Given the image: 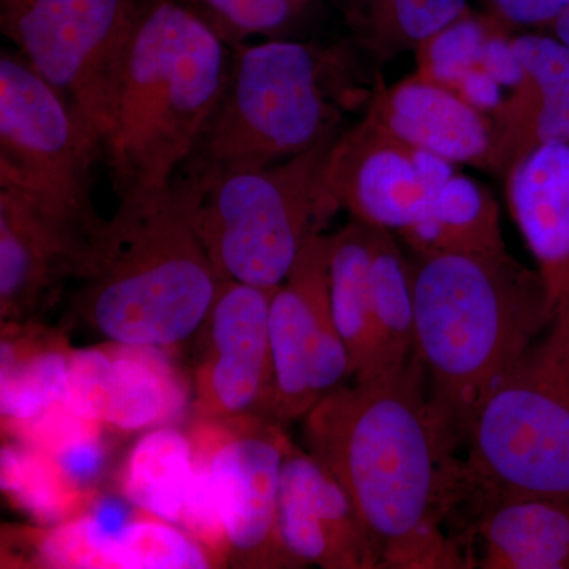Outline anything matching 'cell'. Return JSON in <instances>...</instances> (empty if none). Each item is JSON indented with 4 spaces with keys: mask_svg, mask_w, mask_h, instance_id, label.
I'll use <instances>...</instances> for the list:
<instances>
[{
    "mask_svg": "<svg viewBox=\"0 0 569 569\" xmlns=\"http://www.w3.org/2000/svg\"><path fill=\"white\" fill-rule=\"evenodd\" d=\"M339 134V133H337ZM335 137L260 170L176 176L190 219L220 280L276 288L339 212L326 187Z\"/></svg>",
    "mask_w": 569,
    "mask_h": 569,
    "instance_id": "6",
    "label": "cell"
},
{
    "mask_svg": "<svg viewBox=\"0 0 569 569\" xmlns=\"http://www.w3.org/2000/svg\"><path fill=\"white\" fill-rule=\"evenodd\" d=\"M231 54L189 3L141 7L102 148L119 200L171 186L222 97Z\"/></svg>",
    "mask_w": 569,
    "mask_h": 569,
    "instance_id": "3",
    "label": "cell"
},
{
    "mask_svg": "<svg viewBox=\"0 0 569 569\" xmlns=\"http://www.w3.org/2000/svg\"><path fill=\"white\" fill-rule=\"evenodd\" d=\"M102 149L69 103L18 51L0 56V186L93 227L107 220L92 201L93 163Z\"/></svg>",
    "mask_w": 569,
    "mask_h": 569,
    "instance_id": "9",
    "label": "cell"
},
{
    "mask_svg": "<svg viewBox=\"0 0 569 569\" xmlns=\"http://www.w3.org/2000/svg\"><path fill=\"white\" fill-rule=\"evenodd\" d=\"M411 276L413 355L462 449L478 408L556 313L537 269L508 249L411 257Z\"/></svg>",
    "mask_w": 569,
    "mask_h": 569,
    "instance_id": "2",
    "label": "cell"
},
{
    "mask_svg": "<svg viewBox=\"0 0 569 569\" xmlns=\"http://www.w3.org/2000/svg\"><path fill=\"white\" fill-rule=\"evenodd\" d=\"M231 48L249 37H277L301 20L312 0H190Z\"/></svg>",
    "mask_w": 569,
    "mask_h": 569,
    "instance_id": "29",
    "label": "cell"
},
{
    "mask_svg": "<svg viewBox=\"0 0 569 569\" xmlns=\"http://www.w3.org/2000/svg\"><path fill=\"white\" fill-rule=\"evenodd\" d=\"M505 183L509 213L548 288L553 321L569 329V142L523 157Z\"/></svg>",
    "mask_w": 569,
    "mask_h": 569,
    "instance_id": "19",
    "label": "cell"
},
{
    "mask_svg": "<svg viewBox=\"0 0 569 569\" xmlns=\"http://www.w3.org/2000/svg\"><path fill=\"white\" fill-rule=\"evenodd\" d=\"M73 350L63 332L40 321L2 323V430L31 421L66 400Z\"/></svg>",
    "mask_w": 569,
    "mask_h": 569,
    "instance_id": "22",
    "label": "cell"
},
{
    "mask_svg": "<svg viewBox=\"0 0 569 569\" xmlns=\"http://www.w3.org/2000/svg\"><path fill=\"white\" fill-rule=\"evenodd\" d=\"M194 467L192 436L174 425L153 427L123 459L119 490L133 509L181 526Z\"/></svg>",
    "mask_w": 569,
    "mask_h": 569,
    "instance_id": "25",
    "label": "cell"
},
{
    "mask_svg": "<svg viewBox=\"0 0 569 569\" xmlns=\"http://www.w3.org/2000/svg\"><path fill=\"white\" fill-rule=\"evenodd\" d=\"M182 2H183V0H182ZM189 2H190V0H189Z\"/></svg>",
    "mask_w": 569,
    "mask_h": 569,
    "instance_id": "32",
    "label": "cell"
},
{
    "mask_svg": "<svg viewBox=\"0 0 569 569\" xmlns=\"http://www.w3.org/2000/svg\"><path fill=\"white\" fill-rule=\"evenodd\" d=\"M141 7L134 0H0V28L100 149Z\"/></svg>",
    "mask_w": 569,
    "mask_h": 569,
    "instance_id": "8",
    "label": "cell"
},
{
    "mask_svg": "<svg viewBox=\"0 0 569 569\" xmlns=\"http://www.w3.org/2000/svg\"><path fill=\"white\" fill-rule=\"evenodd\" d=\"M456 171L455 163L400 140L365 114L332 142L326 187L339 211L402 236Z\"/></svg>",
    "mask_w": 569,
    "mask_h": 569,
    "instance_id": "12",
    "label": "cell"
},
{
    "mask_svg": "<svg viewBox=\"0 0 569 569\" xmlns=\"http://www.w3.org/2000/svg\"><path fill=\"white\" fill-rule=\"evenodd\" d=\"M192 437L208 448L209 479L228 545L239 568H298L277 531L280 478L290 438L263 417L197 418Z\"/></svg>",
    "mask_w": 569,
    "mask_h": 569,
    "instance_id": "10",
    "label": "cell"
},
{
    "mask_svg": "<svg viewBox=\"0 0 569 569\" xmlns=\"http://www.w3.org/2000/svg\"><path fill=\"white\" fill-rule=\"evenodd\" d=\"M0 486L7 500L40 527L77 518L99 498L96 490L71 478L51 455L13 438L0 452Z\"/></svg>",
    "mask_w": 569,
    "mask_h": 569,
    "instance_id": "26",
    "label": "cell"
},
{
    "mask_svg": "<svg viewBox=\"0 0 569 569\" xmlns=\"http://www.w3.org/2000/svg\"><path fill=\"white\" fill-rule=\"evenodd\" d=\"M458 530L471 568L569 569V500L565 498L468 497Z\"/></svg>",
    "mask_w": 569,
    "mask_h": 569,
    "instance_id": "17",
    "label": "cell"
},
{
    "mask_svg": "<svg viewBox=\"0 0 569 569\" xmlns=\"http://www.w3.org/2000/svg\"><path fill=\"white\" fill-rule=\"evenodd\" d=\"M468 11V0H346L356 37L383 61L417 51Z\"/></svg>",
    "mask_w": 569,
    "mask_h": 569,
    "instance_id": "27",
    "label": "cell"
},
{
    "mask_svg": "<svg viewBox=\"0 0 569 569\" xmlns=\"http://www.w3.org/2000/svg\"><path fill=\"white\" fill-rule=\"evenodd\" d=\"M523 78L490 119L496 137L493 174L509 173L542 146L569 142V50L557 37H512Z\"/></svg>",
    "mask_w": 569,
    "mask_h": 569,
    "instance_id": "20",
    "label": "cell"
},
{
    "mask_svg": "<svg viewBox=\"0 0 569 569\" xmlns=\"http://www.w3.org/2000/svg\"><path fill=\"white\" fill-rule=\"evenodd\" d=\"M366 114L400 140L456 167L471 164L493 173L492 119L417 71L395 84H378Z\"/></svg>",
    "mask_w": 569,
    "mask_h": 569,
    "instance_id": "18",
    "label": "cell"
},
{
    "mask_svg": "<svg viewBox=\"0 0 569 569\" xmlns=\"http://www.w3.org/2000/svg\"><path fill=\"white\" fill-rule=\"evenodd\" d=\"M549 29L552 31V36L557 37L569 50V7L550 24Z\"/></svg>",
    "mask_w": 569,
    "mask_h": 569,
    "instance_id": "31",
    "label": "cell"
},
{
    "mask_svg": "<svg viewBox=\"0 0 569 569\" xmlns=\"http://www.w3.org/2000/svg\"><path fill=\"white\" fill-rule=\"evenodd\" d=\"M216 567L208 550L181 527L133 512L104 539L102 569H206Z\"/></svg>",
    "mask_w": 569,
    "mask_h": 569,
    "instance_id": "28",
    "label": "cell"
},
{
    "mask_svg": "<svg viewBox=\"0 0 569 569\" xmlns=\"http://www.w3.org/2000/svg\"><path fill=\"white\" fill-rule=\"evenodd\" d=\"M102 227L56 211L32 194L0 186V318L29 323L61 295L69 280H86L96 269Z\"/></svg>",
    "mask_w": 569,
    "mask_h": 569,
    "instance_id": "13",
    "label": "cell"
},
{
    "mask_svg": "<svg viewBox=\"0 0 569 569\" xmlns=\"http://www.w3.org/2000/svg\"><path fill=\"white\" fill-rule=\"evenodd\" d=\"M310 455L347 490L380 569H470L459 541L466 496L460 445L418 359L340 385L302 418Z\"/></svg>",
    "mask_w": 569,
    "mask_h": 569,
    "instance_id": "1",
    "label": "cell"
},
{
    "mask_svg": "<svg viewBox=\"0 0 569 569\" xmlns=\"http://www.w3.org/2000/svg\"><path fill=\"white\" fill-rule=\"evenodd\" d=\"M466 497L537 493L569 500V331H548L501 377L471 419Z\"/></svg>",
    "mask_w": 569,
    "mask_h": 569,
    "instance_id": "7",
    "label": "cell"
},
{
    "mask_svg": "<svg viewBox=\"0 0 569 569\" xmlns=\"http://www.w3.org/2000/svg\"><path fill=\"white\" fill-rule=\"evenodd\" d=\"M508 24L468 11L415 51L417 73L493 114L523 78Z\"/></svg>",
    "mask_w": 569,
    "mask_h": 569,
    "instance_id": "21",
    "label": "cell"
},
{
    "mask_svg": "<svg viewBox=\"0 0 569 569\" xmlns=\"http://www.w3.org/2000/svg\"><path fill=\"white\" fill-rule=\"evenodd\" d=\"M274 395L269 418L302 419L332 389L351 378L350 356L332 316L329 234L302 250L276 288L269 309Z\"/></svg>",
    "mask_w": 569,
    "mask_h": 569,
    "instance_id": "11",
    "label": "cell"
},
{
    "mask_svg": "<svg viewBox=\"0 0 569 569\" xmlns=\"http://www.w3.org/2000/svg\"><path fill=\"white\" fill-rule=\"evenodd\" d=\"M66 402L110 429L146 432L174 425L189 396L164 348L107 342L73 350Z\"/></svg>",
    "mask_w": 569,
    "mask_h": 569,
    "instance_id": "15",
    "label": "cell"
},
{
    "mask_svg": "<svg viewBox=\"0 0 569 569\" xmlns=\"http://www.w3.org/2000/svg\"><path fill=\"white\" fill-rule=\"evenodd\" d=\"M219 282L173 179L167 189L119 200L74 310L107 342L167 350L197 335Z\"/></svg>",
    "mask_w": 569,
    "mask_h": 569,
    "instance_id": "4",
    "label": "cell"
},
{
    "mask_svg": "<svg viewBox=\"0 0 569 569\" xmlns=\"http://www.w3.org/2000/svg\"><path fill=\"white\" fill-rule=\"evenodd\" d=\"M399 238L413 258L507 249L496 198L459 171L445 182L426 216Z\"/></svg>",
    "mask_w": 569,
    "mask_h": 569,
    "instance_id": "24",
    "label": "cell"
},
{
    "mask_svg": "<svg viewBox=\"0 0 569 569\" xmlns=\"http://www.w3.org/2000/svg\"><path fill=\"white\" fill-rule=\"evenodd\" d=\"M493 13L508 26L550 28L569 7V0H489Z\"/></svg>",
    "mask_w": 569,
    "mask_h": 569,
    "instance_id": "30",
    "label": "cell"
},
{
    "mask_svg": "<svg viewBox=\"0 0 569 569\" xmlns=\"http://www.w3.org/2000/svg\"><path fill=\"white\" fill-rule=\"evenodd\" d=\"M231 50L222 97L176 176L260 170L340 133L343 108L355 96L342 52L280 40Z\"/></svg>",
    "mask_w": 569,
    "mask_h": 569,
    "instance_id": "5",
    "label": "cell"
},
{
    "mask_svg": "<svg viewBox=\"0 0 569 569\" xmlns=\"http://www.w3.org/2000/svg\"><path fill=\"white\" fill-rule=\"evenodd\" d=\"M277 531L298 568L380 569L347 490L316 456L293 443L283 459Z\"/></svg>",
    "mask_w": 569,
    "mask_h": 569,
    "instance_id": "16",
    "label": "cell"
},
{
    "mask_svg": "<svg viewBox=\"0 0 569 569\" xmlns=\"http://www.w3.org/2000/svg\"><path fill=\"white\" fill-rule=\"evenodd\" d=\"M276 288L220 280L197 332L192 403L197 418L271 419L274 370L269 309Z\"/></svg>",
    "mask_w": 569,
    "mask_h": 569,
    "instance_id": "14",
    "label": "cell"
},
{
    "mask_svg": "<svg viewBox=\"0 0 569 569\" xmlns=\"http://www.w3.org/2000/svg\"><path fill=\"white\" fill-rule=\"evenodd\" d=\"M332 316L350 356L356 383L385 377L377 302L370 277V224L351 219L329 234Z\"/></svg>",
    "mask_w": 569,
    "mask_h": 569,
    "instance_id": "23",
    "label": "cell"
}]
</instances>
